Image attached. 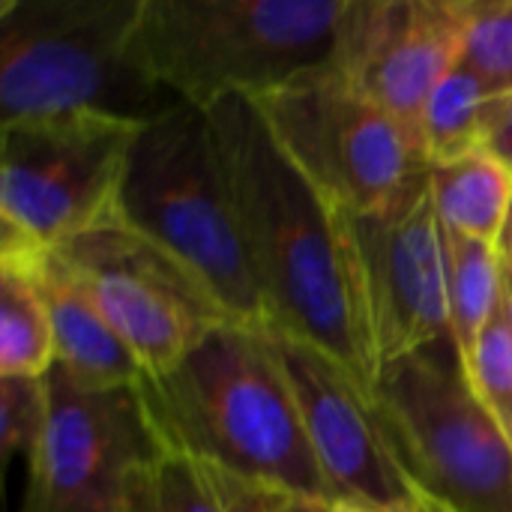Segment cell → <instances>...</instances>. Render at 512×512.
<instances>
[{
	"instance_id": "6da1fadb",
	"label": "cell",
	"mask_w": 512,
	"mask_h": 512,
	"mask_svg": "<svg viewBox=\"0 0 512 512\" xmlns=\"http://www.w3.org/2000/svg\"><path fill=\"white\" fill-rule=\"evenodd\" d=\"M207 117L267 324L324 351L372 396L378 360L339 210L279 150L249 96H225Z\"/></svg>"
},
{
	"instance_id": "7a4b0ae2",
	"label": "cell",
	"mask_w": 512,
	"mask_h": 512,
	"mask_svg": "<svg viewBox=\"0 0 512 512\" xmlns=\"http://www.w3.org/2000/svg\"><path fill=\"white\" fill-rule=\"evenodd\" d=\"M138 387L165 450L333 504L264 324L228 321L174 369L141 378Z\"/></svg>"
},
{
	"instance_id": "3957f363",
	"label": "cell",
	"mask_w": 512,
	"mask_h": 512,
	"mask_svg": "<svg viewBox=\"0 0 512 512\" xmlns=\"http://www.w3.org/2000/svg\"><path fill=\"white\" fill-rule=\"evenodd\" d=\"M351 0H144L132 60L177 102L207 111L330 66Z\"/></svg>"
},
{
	"instance_id": "277c9868",
	"label": "cell",
	"mask_w": 512,
	"mask_h": 512,
	"mask_svg": "<svg viewBox=\"0 0 512 512\" xmlns=\"http://www.w3.org/2000/svg\"><path fill=\"white\" fill-rule=\"evenodd\" d=\"M144 0H0V126L57 117L150 123L183 105L132 60Z\"/></svg>"
},
{
	"instance_id": "5b68a950",
	"label": "cell",
	"mask_w": 512,
	"mask_h": 512,
	"mask_svg": "<svg viewBox=\"0 0 512 512\" xmlns=\"http://www.w3.org/2000/svg\"><path fill=\"white\" fill-rule=\"evenodd\" d=\"M117 216L189 267L234 321L267 324L207 111L177 105L138 129Z\"/></svg>"
},
{
	"instance_id": "8992f818",
	"label": "cell",
	"mask_w": 512,
	"mask_h": 512,
	"mask_svg": "<svg viewBox=\"0 0 512 512\" xmlns=\"http://www.w3.org/2000/svg\"><path fill=\"white\" fill-rule=\"evenodd\" d=\"M375 420L423 498L450 512H512V447L444 336L378 372Z\"/></svg>"
},
{
	"instance_id": "52a82bcc",
	"label": "cell",
	"mask_w": 512,
	"mask_h": 512,
	"mask_svg": "<svg viewBox=\"0 0 512 512\" xmlns=\"http://www.w3.org/2000/svg\"><path fill=\"white\" fill-rule=\"evenodd\" d=\"M279 150L339 213H378L429 171L408 129L333 63L252 99Z\"/></svg>"
},
{
	"instance_id": "ba28073f",
	"label": "cell",
	"mask_w": 512,
	"mask_h": 512,
	"mask_svg": "<svg viewBox=\"0 0 512 512\" xmlns=\"http://www.w3.org/2000/svg\"><path fill=\"white\" fill-rule=\"evenodd\" d=\"M138 123L57 117L0 126V252H42L102 225Z\"/></svg>"
},
{
	"instance_id": "9c48e42d",
	"label": "cell",
	"mask_w": 512,
	"mask_h": 512,
	"mask_svg": "<svg viewBox=\"0 0 512 512\" xmlns=\"http://www.w3.org/2000/svg\"><path fill=\"white\" fill-rule=\"evenodd\" d=\"M48 420L30 453L21 512H126L165 444L141 387L93 390L57 363L45 372Z\"/></svg>"
},
{
	"instance_id": "30bf717a",
	"label": "cell",
	"mask_w": 512,
	"mask_h": 512,
	"mask_svg": "<svg viewBox=\"0 0 512 512\" xmlns=\"http://www.w3.org/2000/svg\"><path fill=\"white\" fill-rule=\"evenodd\" d=\"M54 252L135 354L144 378L165 375L216 327L234 321L189 267L117 213Z\"/></svg>"
},
{
	"instance_id": "8fae6325",
	"label": "cell",
	"mask_w": 512,
	"mask_h": 512,
	"mask_svg": "<svg viewBox=\"0 0 512 512\" xmlns=\"http://www.w3.org/2000/svg\"><path fill=\"white\" fill-rule=\"evenodd\" d=\"M378 372L450 333L441 219L429 171L378 213H339Z\"/></svg>"
},
{
	"instance_id": "7c38bea8",
	"label": "cell",
	"mask_w": 512,
	"mask_h": 512,
	"mask_svg": "<svg viewBox=\"0 0 512 512\" xmlns=\"http://www.w3.org/2000/svg\"><path fill=\"white\" fill-rule=\"evenodd\" d=\"M294 390L300 420L336 507L423 512L420 492L396 462L372 411V396L324 351L264 324Z\"/></svg>"
},
{
	"instance_id": "4fadbf2b",
	"label": "cell",
	"mask_w": 512,
	"mask_h": 512,
	"mask_svg": "<svg viewBox=\"0 0 512 512\" xmlns=\"http://www.w3.org/2000/svg\"><path fill=\"white\" fill-rule=\"evenodd\" d=\"M468 15L471 0H351L333 66L420 147L423 108L459 66Z\"/></svg>"
},
{
	"instance_id": "5bb4252c",
	"label": "cell",
	"mask_w": 512,
	"mask_h": 512,
	"mask_svg": "<svg viewBox=\"0 0 512 512\" xmlns=\"http://www.w3.org/2000/svg\"><path fill=\"white\" fill-rule=\"evenodd\" d=\"M33 270L51 321L54 363L93 390L141 384L144 369L135 354L111 330L69 264L54 249H45L33 258Z\"/></svg>"
},
{
	"instance_id": "9a60e30c",
	"label": "cell",
	"mask_w": 512,
	"mask_h": 512,
	"mask_svg": "<svg viewBox=\"0 0 512 512\" xmlns=\"http://www.w3.org/2000/svg\"><path fill=\"white\" fill-rule=\"evenodd\" d=\"M288 498L201 456L165 450L141 477L126 512H276Z\"/></svg>"
},
{
	"instance_id": "2e32d148",
	"label": "cell",
	"mask_w": 512,
	"mask_h": 512,
	"mask_svg": "<svg viewBox=\"0 0 512 512\" xmlns=\"http://www.w3.org/2000/svg\"><path fill=\"white\" fill-rule=\"evenodd\" d=\"M429 189L444 228L498 246L512 204V171L486 147L429 165Z\"/></svg>"
},
{
	"instance_id": "e0dca14e",
	"label": "cell",
	"mask_w": 512,
	"mask_h": 512,
	"mask_svg": "<svg viewBox=\"0 0 512 512\" xmlns=\"http://www.w3.org/2000/svg\"><path fill=\"white\" fill-rule=\"evenodd\" d=\"M0 255V375L42 378L54 366L51 321L33 258Z\"/></svg>"
},
{
	"instance_id": "ac0fdd59",
	"label": "cell",
	"mask_w": 512,
	"mask_h": 512,
	"mask_svg": "<svg viewBox=\"0 0 512 512\" xmlns=\"http://www.w3.org/2000/svg\"><path fill=\"white\" fill-rule=\"evenodd\" d=\"M450 333L465 357L477 351L486 327L501 312V255L498 246L462 237L441 225Z\"/></svg>"
},
{
	"instance_id": "d6986e66",
	"label": "cell",
	"mask_w": 512,
	"mask_h": 512,
	"mask_svg": "<svg viewBox=\"0 0 512 512\" xmlns=\"http://www.w3.org/2000/svg\"><path fill=\"white\" fill-rule=\"evenodd\" d=\"M498 99L501 96L477 75L456 66L435 87L420 117V147L426 162H453L486 147Z\"/></svg>"
},
{
	"instance_id": "ffe728a7",
	"label": "cell",
	"mask_w": 512,
	"mask_h": 512,
	"mask_svg": "<svg viewBox=\"0 0 512 512\" xmlns=\"http://www.w3.org/2000/svg\"><path fill=\"white\" fill-rule=\"evenodd\" d=\"M459 66L492 93H512V0H471Z\"/></svg>"
},
{
	"instance_id": "44dd1931",
	"label": "cell",
	"mask_w": 512,
	"mask_h": 512,
	"mask_svg": "<svg viewBox=\"0 0 512 512\" xmlns=\"http://www.w3.org/2000/svg\"><path fill=\"white\" fill-rule=\"evenodd\" d=\"M474 393L504 432L512 447V327L498 312L495 321L486 327L477 351L465 363Z\"/></svg>"
},
{
	"instance_id": "7402d4cb",
	"label": "cell",
	"mask_w": 512,
	"mask_h": 512,
	"mask_svg": "<svg viewBox=\"0 0 512 512\" xmlns=\"http://www.w3.org/2000/svg\"><path fill=\"white\" fill-rule=\"evenodd\" d=\"M48 420V384L30 375H0V456L9 465L18 453L30 459Z\"/></svg>"
},
{
	"instance_id": "603a6c76",
	"label": "cell",
	"mask_w": 512,
	"mask_h": 512,
	"mask_svg": "<svg viewBox=\"0 0 512 512\" xmlns=\"http://www.w3.org/2000/svg\"><path fill=\"white\" fill-rule=\"evenodd\" d=\"M486 150L495 153L512 171V93H504L498 99V105H495L489 138H486Z\"/></svg>"
},
{
	"instance_id": "cb8c5ba5",
	"label": "cell",
	"mask_w": 512,
	"mask_h": 512,
	"mask_svg": "<svg viewBox=\"0 0 512 512\" xmlns=\"http://www.w3.org/2000/svg\"><path fill=\"white\" fill-rule=\"evenodd\" d=\"M276 512H336V504L312 501V498H288Z\"/></svg>"
},
{
	"instance_id": "d4e9b609",
	"label": "cell",
	"mask_w": 512,
	"mask_h": 512,
	"mask_svg": "<svg viewBox=\"0 0 512 512\" xmlns=\"http://www.w3.org/2000/svg\"><path fill=\"white\" fill-rule=\"evenodd\" d=\"M501 315L512 327V270L501 261Z\"/></svg>"
},
{
	"instance_id": "484cf974",
	"label": "cell",
	"mask_w": 512,
	"mask_h": 512,
	"mask_svg": "<svg viewBox=\"0 0 512 512\" xmlns=\"http://www.w3.org/2000/svg\"><path fill=\"white\" fill-rule=\"evenodd\" d=\"M498 255H501V261L512 270V204L510 213H507V222H504V231L498 237Z\"/></svg>"
},
{
	"instance_id": "4316f807",
	"label": "cell",
	"mask_w": 512,
	"mask_h": 512,
	"mask_svg": "<svg viewBox=\"0 0 512 512\" xmlns=\"http://www.w3.org/2000/svg\"><path fill=\"white\" fill-rule=\"evenodd\" d=\"M420 501H423V512H450L447 507H441L438 501H432V498H423L420 495Z\"/></svg>"
},
{
	"instance_id": "83f0119b",
	"label": "cell",
	"mask_w": 512,
	"mask_h": 512,
	"mask_svg": "<svg viewBox=\"0 0 512 512\" xmlns=\"http://www.w3.org/2000/svg\"><path fill=\"white\" fill-rule=\"evenodd\" d=\"M336 512H372V510H357V507H336Z\"/></svg>"
}]
</instances>
